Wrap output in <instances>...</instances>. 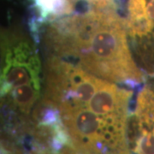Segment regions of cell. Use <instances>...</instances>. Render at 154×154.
<instances>
[{"instance_id": "obj_1", "label": "cell", "mask_w": 154, "mask_h": 154, "mask_svg": "<svg viewBox=\"0 0 154 154\" xmlns=\"http://www.w3.org/2000/svg\"><path fill=\"white\" fill-rule=\"evenodd\" d=\"M43 99L59 114L78 154H131L128 122L134 90L45 57Z\"/></svg>"}, {"instance_id": "obj_2", "label": "cell", "mask_w": 154, "mask_h": 154, "mask_svg": "<svg viewBox=\"0 0 154 154\" xmlns=\"http://www.w3.org/2000/svg\"><path fill=\"white\" fill-rule=\"evenodd\" d=\"M42 22L38 34L47 54L133 90L144 83L117 8L88 9Z\"/></svg>"}, {"instance_id": "obj_3", "label": "cell", "mask_w": 154, "mask_h": 154, "mask_svg": "<svg viewBox=\"0 0 154 154\" xmlns=\"http://www.w3.org/2000/svg\"><path fill=\"white\" fill-rule=\"evenodd\" d=\"M122 17L136 63L154 76V0H127Z\"/></svg>"}, {"instance_id": "obj_4", "label": "cell", "mask_w": 154, "mask_h": 154, "mask_svg": "<svg viewBox=\"0 0 154 154\" xmlns=\"http://www.w3.org/2000/svg\"><path fill=\"white\" fill-rule=\"evenodd\" d=\"M128 122V143L133 154H154V83L138 88Z\"/></svg>"}]
</instances>
